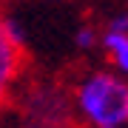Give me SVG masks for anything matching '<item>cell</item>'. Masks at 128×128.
Returning <instances> with one entry per match:
<instances>
[{
	"mask_svg": "<svg viewBox=\"0 0 128 128\" xmlns=\"http://www.w3.org/2000/svg\"><path fill=\"white\" fill-rule=\"evenodd\" d=\"M74 111L86 125L122 128L128 125V77L114 71H91L74 86Z\"/></svg>",
	"mask_w": 128,
	"mask_h": 128,
	"instance_id": "1",
	"label": "cell"
},
{
	"mask_svg": "<svg viewBox=\"0 0 128 128\" xmlns=\"http://www.w3.org/2000/svg\"><path fill=\"white\" fill-rule=\"evenodd\" d=\"M74 97H66L57 88H40L28 97V117L40 125H63L71 117Z\"/></svg>",
	"mask_w": 128,
	"mask_h": 128,
	"instance_id": "2",
	"label": "cell"
},
{
	"mask_svg": "<svg viewBox=\"0 0 128 128\" xmlns=\"http://www.w3.org/2000/svg\"><path fill=\"white\" fill-rule=\"evenodd\" d=\"M20 66H23V46L14 43L9 26H6V17L0 14V105L9 97V88L20 74Z\"/></svg>",
	"mask_w": 128,
	"mask_h": 128,
	"instance_id": "3",
	"label": "cell"
},
{
	"mask_svg": "<svg viewBox=\"0 0 128 128\" xmlns=\"http://www.w3.org/2000/svg\"><path fill=\"white\" fill-rule=\"evenodd\" d=\"M100 48L108 54L111 66L128 77V32H114V28H105L100 34Z\"/></svg>",
	"mask_w": 128,
	"mask_h": 128,
	"instance_id": "4",
	"label": "cell"
},
{
	"mask_svg": "<svg viewBox=\"0 0 128 128\" xmlns=\"http://www.w3.org/2000/svg\"><path fill=\"white\" fill-rule=\"evenodd\" d=\"M74 46L80 51H94L100 46V34H97L91 26H80L77 32H74Z\"/></svg>",
	"mask_w": 128,
	"mask_h": 128,
	"instance_id": "5",
	"label": "cell"
},
{
	"mask_svg": "<svg viewBox=\"0 0 128 128\" xmlns=\"http://www.w3.org/2000/svg\"><path fill=\"white\" fill-rule=\"evenodd\" d=\"M105 28H114V32H128V12H117L114 17L105 23Z\"/></svg>",
	"mask_w": 128,
	"mask_h": 128,
	"instance_id": "6",
	"label": "cell"
}]
</instances>
